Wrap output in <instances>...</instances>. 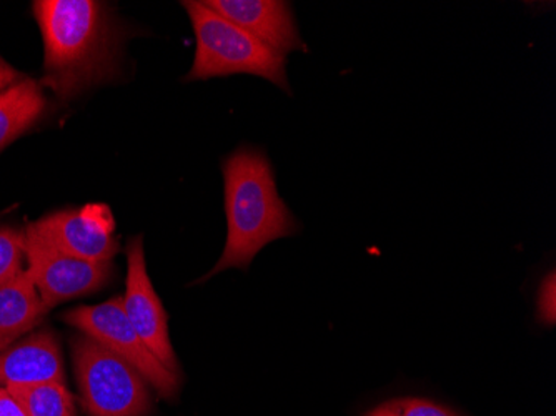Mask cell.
<instances>
[{
  "label": "cell",
  "instance_id": "1",
  "mask_svg": "<svg viewBox=\"0 0 556 416\" xmlns=\"http://www.w3.org/2000/svg\"><path fill=\"white\" fill-rule=\"evenodd\" d=\"M227 240L217 265L200 281L227 268L247 270L268 243L295 236L299 222L278 193L274 168L265 152L240 147L222 162Z\"/></svg>",
  "mask_w": 556,
  "mask_h": 416
},
{
  "label": "cell",
  "instance_id": "2",
  "mask_svg": "<svg viewBox=\"0 0 556 416\" xmlns=\"http://www.w3.org/2000/svg\"><path fill=\"white\" fill-rule=\"evenodd\" d=\"M34 14L46 46L43 84L62 99L104 83L115 72L108 9L93 0H39Z\"/></svg>",
  "mask_w": 556,
  "mask_h": 416
},
{
  "label": "cell",
  "instance_id": "3",
  "mask_svg": "<svg viewBox=\"0 0 556 416\" xmlns=\"http://www.w3.org/2000/svg\"><path fill=\"white\" fill-rule=\"evenodd\" d=\"M182 5L192 22L197 42L187 83L249 74L262 77L292 96L287 77V58L258 42L204 2L187 0Z\"/></svg>",
  "mask_w": 556,
  "mask_h": 416
},
{
  "label": "cell",
  "instance_id": "4",
  "mask_svg": "<svg viewBox=\"0 0 556 416\" xmlns=\"http://www.w3.org/2000/svg\"><path fill=\"white\" fill-rule=\"evenodd\" d=\"M72 360L89 416H143L150 412L146 378L117 353L87 335L72 338Z\"/></svg>",
  "mask_w": 556,
  "mask_h": 416
},
{
  "label": "cell",
  "instance_id": "5",
  "mask_svg": "<svg viewBox=\"0 0 556 416\" xmlns=\"http://www.w3.org/2000/svg\"><path fill=\"white\" fill-rule=\"evenodd\" d=\"M62 318L83 331V335L93 338L100 345L130 363L146 378L147 383L152 385L161 393V396L174 399L177 395L179 375L168 371L140 340L125 315L122 297H114L100 305L80 306Z\"/></svg>",
  "mask_w": 556,
  "mask_h": 416
},
{
  "label": "cell",
  "instance_id": "6",
  "mask_svg": "<svg viewBox=\"0 0 556 416\" xmlns=\"http://www.w3.org/2000/svg\"><path fill=\"white\" fill-rule=\"evenodd\" d=\"M24 234L27 275L47 308L97 292L111 278V264H93L62 252L36 225L30 224Z\"/></svg>",
  "mask_w": 556,
  "mask_h": 416
},
{
  "label": "cell",
  "instance_id": "7",
  "mask_svg": "<svg viewBox=\"0 0 556 416\" xmlns=\"http://www.w3.org/2000/svg\"><path fill=\"white\" fill-rule=\"evenodd\" d=\"M127 290L122 297L125 315L152 355L172 374L179 375V362L168 337V317L147 274L142 237L127 247Z\"/></svg>",
  "mask_w": 556,
  "mask_h": 416
},
{
  "label": "cell",
  "instance_id": "8",
  "mask_svg": "<svg viewBox=\"0 0 556 416\" xmlns=\"http://www.w3.org/2000/svg\"><path fill=\"white\" fill-rule=\"evenodd\" d=\"M34 225L49 242L77 259L111 264L117 255L114 215L104 203H87L79 211L58 212Z\"/></svg>",
  "mask_w": 556,
  "mask_h": 416
},
{
  "label": "cell",
  "instance_id": "9",
  "mask_svg": "<svg viewBox=\"0 0 556 416\" xmlns=\"http://www.w3.org/2000/svg\"><path fill=\"white\" fill-rule=\"evenodd\" d=\"M208 9L275 50L277 54L308 52L300 37L292 4L283 0H202Z\"/></svg>",
  "mask_w": 556,
  "mask_h": 416
},
{
  "label": "cell",
  "instance_id": "10",
  "mask_svg": "<svg viewBox=\"0 0 556 416\" xmlns=\"http://www.w3.org/2000/svg\"><path fill=\"white\" fill-rule=\"evenodd\" d=\"M62 381L64 362L58 340L50 331L33 335L0 353V387Z\"/></svg>",
  "mask_w": 556,
  "mask_h": 416
},
{
  "label": "cell",
  "instance_id": "11",
  "mask_svg": "<svg viewBox=\"0 0 556 416\" xmlns=\"http://www.w3.org/2000/svg\"><path fill=\"white\" fill-rule=\"evenodd\" d=\"M49 312L27 272L0 289V352L33 330Z\"/></svg>",
  "mask_w": 556,
  "mask_h": 416
},
{
  "label": "cell",
  "instance_id": "12",
  "mask_svg": "<svg viewBox=\"0 0 556 416\" xmlns=\"http://www.w3.org/2000/svg\"><path fill=\"white\" fill-rule=\"evenodd\" d=\"M46 105L42 87L33 79L0 92V152L39 121Z\"/></svg>",
  "mask_w": 556,
  "mask_h": 416
},
{
  "label": "cell",
  "instance_id": "13",
  "mask_svg": "<svg viewBox=\"0 0 556 416\" xmlns=\"http://www.w3.org/2000/svg\"><path fill=\"white\" fill-rule=\"evenodd\" d=\"M4 388L29 416H75L74 399L62 381Z\"/></svg>",
  "mask_w": 556,
  "mask_h": 416
},
{
  "label": "cell",
  "instance_id": "14",
  "mask_svg": "<svg viewBox=\"0 0 556 416\" xmlns=\"http://www.w3.org/2000/svg\"><path fill=\"white\" fill-rule=\"evenodd\" d=\"M25 234L15 228H0V289L22 274Z\"/></svg>",
  "mask_w": 556,
  "mask_h": 416
},
{
  "label": "cell",
  "instance_id": "15",
  "mask_svg": "<svg viewBox=\"0 0 556 416\" xmlns=\"http://www.w3.org/2000/svg\"><path fill=\"white\" fill-rule=\"evenodd\" d=\"M365 416H458L445 406L421 399H396L370 409Z\"/></svg>",
  "mask_w": 556,
  "mask_h": 416
},
{
  "label": "cell",
  "instance_id": "16",
  "mask_svg": "<svg viewBox=\"0 0 556 416\" xmlns=\"http://www.w3.org/2000/svg\"><path fill=\"white\" fill-rule=\"evenodd\" d=\"M539 322L545 327H555L556 324V275L549 272L543 278L539 292Z\"/></svg>",
  "mask_w": 556,
  "mask_h": 416
},
{
  "label": "cell",
  "instance_id": "17",
  "mask_svg": "<svg viewBox=\"0 0 556 416\" xmlns=\"http://www.w3.org/2000/svg\"><path fill=\"white\" fill-rule=\"evenodd\" d=\"M0 416H29L4 387H0Z\"/></svg>",
  "mask_w": 556,
  "mask_h": 416
},
{
  "label": "cell",
  "instance_id": "18",
  "mask_svg": "<svg viewBox=\"0 0 556 416\" xmlns=\"http://www.w3.org/2000/svg\"><path fill=\"white\" fill-rule=\"evenodd\" d=\"M17 79V72L0 59V92L8 89V87L14 86Z\"/></svg>",
  "mask_w": 556,
  "mask_h": 416
}]
</instances>
